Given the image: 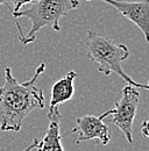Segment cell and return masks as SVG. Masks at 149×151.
I'll use <instances>...</instances> for the list:
<instances>
[{"label": "cell", "mask_w": 149, "mask_h": 151, "mask_svg": "<svg viewBox=\"0 0 149 151\" xmlns=\"http://www.w3.org/2000/svg\"><path fill=\"white\" fill-rule=\"evenodd\" d=\"M86 51L90 60L98 65L99 72L105 76L115 73L127 84L135 86L136 88H143V84L133 80L122 69V62L129 57V50L125 44L115 43L110 38L89 30Z\"/></svg>", "instance_id": "3"}, {"label": "cell", "mask_w": 149, "mask_h": 151, "mask_svg": "<svg viewBox=\"0 0 149 151\" xmlns=\"http://www.w3.org/2000/svg\"><path fill=\"white\" fill-rule=\"evenodd\" d=\"M143 88L149 91V81H148V84H143Z\"/></svg>", "instance_id": "12"}, {"label": "cell", "mask_w": 149, "mask_h": 151, "mask_svg": "<svg viewBox=\"0 0 149 151\" xmlns=\"http://www.w3.org/2000/svg\"><path fill=\"white\" fill-rule=\"evenodd\" d=\"M37 143H38V139H34V141H33V143H32L29 147H27L26 149H23L22 151H32L33 149H36Z\"/></svg>", "instance_id": "11"}, {"label": "cell", "mask_w": 149, "mask_h": 151, "mask_svg": "<svg viewBox=\"0 0 149 151\" xmlns=\"http://www.w3.org/2000/svg\"><path fill=\"white\" fill-rule=\"evenodd\" d=\"M111 115V109L106 111L100 116L95 115H84L76 120V127L71 132H78L79 136L76 139V144L86 141H97L103 145H107L111 141V132L107 124L104 123V120Z\"/></svg>", "instance_id": "5"}, {"label": "cell", "mask_w": 149, "mask_h": 151, "mask_svg": "<svg viewBox=\"0 0 149 151\" xmlns=\"http://www.w3.org/2000/svg\"><path fill=\"white\" fill-rule=\"evenodd\" d=\"M140 93L135 86L127 84L122 91L120 100L111 109V122L124 132L128 143H133V122L139 105Z\"/></svg>", "instance_id": "4"}, {"label": "cell", "mask_w": 149, "mask_h": 151, "mask_svg": "<svg viewBox=\"0 0 149 151\" xmlns=\"http://www.w3.org/2000/svg\"><path fill=\"white\" fill-rule=\"evenodd\" d=\"M49 126L43 138L37 143V151H64L62 144V135H61V113L59 109L49 113Z\"/></svg>", "instance_id": "8"}, {"label": "cell", "mask_w": 149, "mask_h": 151, "mask_svg": "<svg viewBox=\"0 0 149 151\" xmlns=\"http://www.w3.org/2000/svg\"><path fill=\"white\" fill-rule=\"evenodd\" d=\"M6 1H7V0H0V6H1V5H4Z\"/></svg>", "instance_id": "13"}, {"label": "cell", "mask_w": 149, "mask_h": 151, "mask_svg": "<svg viewBox=\"0 0 149 151\" xmlns=\"http://www.w3.org/2000/svg\"><path fill=\"white\" fill-rule=\"evenodd\" d=\"M91 1V0H86ZM116 9L122 17L132 21L143 34L149 43V0L122 1V0H100Z\"/></svg>", "instance_id": "6"}, {"label": "cell", "mask_w": 149, "mask_h": 151, "mask_svg": "<svg viewBox=\"0 0 149 151\" xmlns=\"http://www.w3.org/2000/svg\"><path fill=\"white\" fill-rule=\"evenodd\" d=\"M141 134L143 137L149 138V117L147 120H145L141 124Z\"/></svg>", "instance_id": "10"}, {"label": "cell", "mask_w": 149, "mask_h": 151, "mask_svg": "<svg viewBox=\"0 0 149 151\" xmlns=\"http://www.w3.org/2000/svg\"><path fill=\"white\" fill-rule=\"evenodd\" d=\"M11 1H12V5H13V12L12 13H14V12H18L19 9H21V7L23 5H28V4L33 2V1H36V0H11Z\"/></svg>", "instance_id": "9"}, {"label": "cell", "mask_w": 149, "mask_h": 151, "mask_svg": "<svg viewBox=\"0 0 149 151\" xmlns=\"http://www.w3.org/2000/svg\"><path fill=\"white\" fill-rule=\"evenodd\" d=\"M77 78V72L69 71L64 77L58 79L51 87V95L49 102L48 114L58 109V106L71 100L74 93V79Z\"/></svg>", "instance_id": "7"}, {"label": "cell", "mask_w": 149, "mask_h": 151, "mask_svg": "<svg viewBox=\"0 0 149 151\" xmlns=\"http://www.w3.org/2000/svg\"><path fill=\"white\" fill-rule=\"evenodd\" d=\"M78 7V0H36L30 2L28 8L19 9L18 12L12 13L15 19L27 18L32 23L27 35L20 36V41L25 45L33 43L37 33L44 27H50L56 32H59V22L62 18L67 17L71 11Z\"/></svg>", "instance_id": "2"}, {"label": "cell", "mask_w": 149, "mask_h": 151, "mask_svg": "<svg viewBox=\"0 0 149 151\" xmlns=\"http://www.w3.org/2000/svg\"><path fill=\"white\" fill-rule=\"evenodd\" d=\"M46 70L41 63L34 76L20 84L9 68L5 69V83L0 86V130L19 132L25 119L35 109L46 107L44 93L35 86L37 78Z\"/></svg>", "instance_id": "1"}]
</instances>
